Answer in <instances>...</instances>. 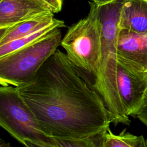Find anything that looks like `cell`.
<instances>
[{
	"label": "cell",
	"instance_id": "12",
	"mask_svg": "<svg viewBox=\"0 0 147 147\" xmlns=\"http://www.w3.org/2000/svg\"><path fill=\"white\" fill-rule=\"evenodd\" d=\"M131 117L137 118L147 127V89L140 105L131 114Z\"/></svg>",
	"mask_w": 147,
	"mask_h": 147
},
{
	"label": "cell",
	"instance_id": "18",
	"mask_svg": "<svg viewBox=\"0 0 147 147\" xmlns=\"http://www.w3.org/2000/svg\"><path fill=\"white\" fill-rule=\"evenodd\" d=\"M62 1H64V0H62Z\"/></svg>",
	"mask_w": 147,
	"mask_h": 147
},
{
	"label": "cell",
	"instance_id": "16",
	"mask_svg": "<svg viewBox=\"0 0 147 147\" xmlns=\"http://www.w3.org/2000/svg\"><path fill=\"white\" fill-rule=\"evenodd\" d=\"M144 71L147 73V61H146V63L145 68H144Z\"/></svg>",
	"mask_w": 147,
	"mask_h": 147
},
{
	"label": "cell",
	"instance_id": "4",
	"mask_svg": "<svg viewBox=\"0 0 147 147\" xmlns=\"http://www.w3.org/2000/svg\"><path fill=\"white\" fill-rule=\"evenodd\" d=\"M61 40L60 28H56L33 43L0 57V85L18 87L28 83Z\"/></svg>",
	"mask_w": 147,
	"mask_h": 147
},
{
	"label": "cell",
	"instance_id": "7",
	"mask_svg": "<svg viewBox=\"0 0 147 147\" xmlns=\"http://www.w3.org/2000/svg\"><path fill=\"white\" fill-rule=\"evenodd\" d=\"M114 53L144 71L147 61V33L120 29Z\"/></svg>",
	"mask_w": 147,
	"mask_h": 147
},
{
	"label": "cell",
	"instance_id": "10",
	"mask_svg": "<svg viewBox=\"0 0 147 147\" xmlns=\"http://www.w3.org/2000/svg\"><path fill=\"white\" fill-rule=\"evenodd\" d=\"M100 147H146L147 140L143 136H136L123 129L119 134L112 133L110 127L101 135Z\"/></svg>",
	"mask_w": 147,
	"mask_h": 147
},
{
	"label": "cell",
	"instance_id": "19",
	"mask_svg": "<svg viewBox=\"0 0 147 147\" xmlns=\"http://www.w3.org/2000/svg\"><path fill=\"white\" fill-rule=\"evenodd\" d=\"M0 1H1V0H0Z\"/></svg>",
	"mask_w": 147,
	"mask_h": 147
},
{
	"label": "cell",
	"instance_id": "6",
	"mask_svg": "<svg viewBox=\"0 0 147 147\" xmlns=\"http://www.w3.org/2000/svg\"><path fill=\"white\" fill-rule=\"evenodd\" d=\"M125 0H115L102 4L94 3L101 40L102 58L108 53H114L119 32L121 11Z\"/></svg>",
	"mask_w": 147,
	"mask_h": 147
},
{
	"label": "cell",
	"instance_id": "11",
	"mask_svg": "<svg viewBox=\"0 0 147 147\" xmlns=\"http://www.w3.org/2000/svg\"><path fill=\"white\" fill-rule=\"evenodd\" d=\"M64 26L65 24L63 21L57 20L55 22L25 36L4 44L0 46V57L33 43L56 28H61Z\"/></svg>",
	"mask_w": 147,
	"mask_h": 147
},
{
	"label": "cell",
	"instance_id": "17",
	"mask_svg": "<svg viewBox=\"0 0 147 147\" xmlns=\"http://www.w3.org/2000/svg\"><path fill=\"white\" fill-rule=\"evenodd\" d=\"M2 143H4V142H3V141L2 139H1V138H0V144H2Z\"/></svg>",
	"mask_w": 147,
	"mask_h": 147
},
{
	"label": "cell",
	"instance_id": "2",
	"mask_svg": "<svg viewBox=\"0 0 147 147\" xmlns=\"http://www.w3.org/2000/svg\"><path fill=\"white\" fill-rule=\"evenodd\" d=\"M94 88L103 99L111 123L130 125L147 89V73L114 53L101 59Z\"/></svg>",
	"mask_w": 147,
	"mask_h": 147
},
{
	"label": "cell",
	"instance_id": "1",
	"mask_svg": "<svg viewBox=\"0 0 147 147\" xmlns=\"http://www.w3.org/2000/svg\"><path fill=\"white\" fill-rule=\"evenodd\" d=\"M58 48L28 83L16 87L49 136L83 139L104 133L111 123L100 95Z\"/></svg>",
	"mask_w": 147,
	"mask_h": 147
},
{
	"label": "cell",
	"instance_id": "13",
	"mask_svg": "<svg viewBox=\"0 0 147 147\" xmlns=\"http://www.w3.org/2000/svg\"><path fill=\"white\" fill-rule=\"evenodd\" d=\"M50 12L53 14L57 13L61 10L62 0H36Z\"/></svg>",
	"mask_w": 147,
	"mask_h": 147
},
{
	"label": "cell",
	"instance_id": "8",
	"mask_svg": "<svg viewBox=\"0 0 147 147\" xmlns=\"http://www.w3.org/2000/svg\"><path fill=\"white\" fill-rule=\"evenodd\" d=\"M50 13L36 0H1L0 28L13 26Z\"/></svg>",
	"mask_w": 147,
	"mask_h": 147
},
{
	"label": "cell",
	"instance_id": "14",
	"mask_svg": "<svg viewBox=\"0 0 147 147\" xmlns=\"http://www.w3.org/2000/svg\"><path fill=\"white\" fill-rule=\"evenodd\" d=\"M10 26H7V27H1L0 28V41L2 39V38L3 37V36L5 34V33L7 32V31L11 27Z\"/></svg>",
	"mask_w": 147,
	"mask_h": 147
},
{
	"label": "cell",
	"instance_id": "9",
	"mask_svg": "<svg viewBox=\"0 0 147 147\" xmlns=\"http://www.w3.org/2000/svg\"><path fill=\"white\" fill-rule=\"evenodd\" d=\"M119 29L147 33V0H125Z\"/></svg>",
	"mask_w": 147,
	"mask_h": 147
},
{
	"label": "cell",
	"instance_id": "3",
	"mask_svg": "<svg viewBox=\"0 0 147 147\" xmlns=\"http://www.w3.org/2000/svg\"><path fill=\"white\" fill-rule=\"evenodd\" d=\"M0 127L26 146L56 147L55 138L44 131L16 87L0 85Z\"/></svg>",
	"mask_w": 147,
	"mask_h": 147
},
{
	"label": "cell",
	"instance_id": "15",
	"mask_svg": "<svg viewBox=\"0 0 147 147\" xmlns=\"http://www.w3.org/2000/svg\"><path fill=\"white\" fill-rule=\"evenodd\" d=\"M115 0H91V1L95 2L96 4H102L107 2H110Z\"/></svg>",
	"mask_w": 147,
	"mask_h": 147
},
{
	"label": "cell",
	"instance_id": "5",
	"mask_svg": "<svg viewBox=\"0 0 147 147\" xmlns=\"http://www.w3.org/2000/svg\"><path fill=\"white\" fill-rule=\"evenodd\" d=\"M89 4L88 16L68 28L60 45L75 67L95 75L102 59L100 32L94 3Z\"/></svg>",
	"mask_w": 147,
	"mask_h": 147
}]
</instances>
